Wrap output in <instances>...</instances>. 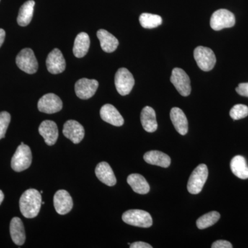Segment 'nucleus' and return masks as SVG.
Listing matches in <instances>:
<instances>
[{
	"mask_svg": "<svg viewBox=\"0 0 248 248\" xmlns=\"http://www.w3.org/2000/svg\"><path fill=\"white\" fill-rule=\"evenodd\" d=\"M101 118L104 122L115 126H122L124 125L123 117L117 109L111 104H105L100 110Z\"/></svg>",
	"mask_w": 248,
	"mask_h": 248,
	"instance_id": "dca6fc26",
	"label": "nucleus"
},
{
	"mask_svg": "<svg viewBox=\"0 0 248 248\" xmlns=\"http://www.w3.org/2000/svg\"><path fill=\"white\" fill-rule=\"evenodd\" d=\"M39 133L48 146H53L58 141V125L53 121L46 120L42 122L39 127Z\"/></svg>",
	"mask_w": 248,
	"mask_h": 248,
	"instance_id": "2eb2a0df",
	"label": "nucleus"
},
{
	"mask_svg": "<svg viewBox=\"0 0 248 248\" xmlns=\"http://www.w3.org/2000/svg\"><path fill=\"white\" fill-rule=\"evenodd\" d=\"M194 58L199 68L205 72L211 71L216 64V56L213 50L208 47H197L194 51Z\"/></svg>",
	"mask_w": 248,
	"mask_h": 248,
	"instance_id": "39448f33",
	"label": "nucleus"
},
{
	"mask_svg": "<svg viewBox=\"0 0 248 248\" xmlns=\"http://www.w3.org/2000/svg\"><path fill=\"white\" fill-rule=\"evenodd\" d=\"M127 182L134 192L140 195H146L151 189L146 179L140 174H130L127 178Z\"/></svg>",
	"mask_w": 248,
	"mask_h": 248,
	"instance_id": "b1692460",
	"label": "nucleus"
},
{
	"mask_svg": "<svg viewBox=\"0 0 248 248\" xmlns=\"http://www.w3.org/2000/svg\"><path fill=\"white\" fill-rule=\"evenodd\" d=\"M208 177V169L205 164L197 166L191 174L187 182V188L192 195H197L202 192Z\"/></svg>",
	"mask_w": 248,
	"mask_h": 248,
	"instance_id": "f03ea898",
	"label": "nucleus"
},
{
	"mask_svg": "<svg viewBox=\"0 0 248 248\" xmlns=\"http://www.w3.org/2000/svg\"><path fill=\"white\" fill-rule=\"evenodd\" d=\"M141 122L143 129L148 133H154L157 130L156 113L153 108H143L141 113Z\"/></svg>",
	"mask_w": 248,
	"mask_h": 248,
	"instance_id": "412c9836",
	"label": "nucleus"
},
{
	"mask_svg": "<svg viewBox=\"0 0 248 248\" xmlns=\"http://www.w3.org/2000/svg\"><path fill=\"white\" fill-rule=\"evenodd\" d=\"M35 2L33 0L26 1L21 6L17 16V23L21 27H27L30 24L33 16L34 6Z\"/></svg>",
	"mask_w": 248,
	"mask_h": 248,
	"instance_id": "a878e982",
	"label": "nucleus"
},
{
	"mask_svg": "<svg viewBox=\"0 0 248 248\" xmlns=\"http://www.w3.org/2000/svg\"><path fill=\"white\" fill-rule=\"evenodd\" d=\"M91 40L89 35L86 32H80L75 40L73 51L75 56L78 58H84L89 50Z\"/></svg>",
	"mask_w": 248,
	"mask_h": 248,
	"instance_id": "5701e85b",
	"label": "nucleus"
},
{
	"mask_svg": "<svg viewBox=\"0 0 248 248\" xmlns=\"http://www.w3.org/2000/svg\"><path fill=\"white\" fill-rule=\"evenodd\" d=\"M140 22L144 29H155L161 25L162 18L157 15L142 14L140 17Z\"/></svg>",
	"mask_w": 248,
	"mask_h": 248,
	"instance_id": "cd10ccee",
	"label": "nucleus"
},
{
	"mask_svg": "<svg viewBox=\"0 0 248 248\" xmlns=\"http://www.w3.org/2000/svg\"><path fill=\"white\" fill-rule=\"evenodd\" d=\"M54 206L57 213L66 215L73 209V202L69 192L65 190H58L54 195Z\"/></svg>",
	"mask_w": 248,
	"mask_h": 248,
	"instance_id": "ddd939ff",
	"label": "nucleus"
},
{
	"mask_svg": "<svg viewBox=\"0 0 248 248\" xmlns=\"http://www.w3.org/2000/svg\"><path fill=\"white\" fill-rule=\"evenodd\" d=\"M42 205H44V204H45V202H42Z\"/></svg>",
	"mask_w": 248,
	"mask_h": 248,
	"instance_id": "c9c22d12",
	"label": "nucleus"
},
{
	"mask_svg": "<svg viewBox=\"0 0 248 248\" xmlns=\"http://www.w3.org/2000/svg\"><path fill=\"white\" fill-rule=\"evenodd\" d=\"M16 63L19 69L28 74H34L38 70V62L31 48H24L19 52L16 58Z\"/></svg>",
	"mask_w": 248,
	"mask_h": 248,
	"instance_id": "423d86ee",
	"label": "nucleus"
},
{
	"mask_svg": "<svg viewBox=\"0 0 248 248\" xmlns=\"http://www.w3.org/2000/svg\"><path fill=\"white\" fill-rule=\"evenodd\" d=\"M95 174L100 182L108 186H115L117 183L115 174L110 165L105 161L97 164Z\"/></svg>",
	"mask_w": 248,
	"mask_h": 248,
	"instance_id": "a211bd4d",
	"label": "nucleus"
},
{
	"mask_svg": "<svg viewBox=\"0 0 248 248\" xmlns=\"http://www.w3.org/2000/svg\"><path fill=\"white\" fill-rule=\"evenodd\" d=\"M230 115L234 120L246 118L248 116V107L244 104H236L232 108Z\"/></svg>",
	"mask_w": 248,
	"mask_h": 248,
	"instance_id": "c85d7f7f",
	"label": "nucleus"
},
{
	"mask_svg": "<svg viewBox=\"0 0 248 248\" xmlns=\"http://www.w3.org/2000/svg\"><path fill=\"white\" fill-rule=\"evenodd\" d=\"M170 115L175 130L180 135H186L188 131V122L182 109L177 107L172 108Z\"/></svg>",
	"mask_w": 248,
	"mask_h": 248,
	"instance_id": "f3484780",
	"label": "nucleus"
},
{
	"mask_svg": "<svg viewBox=\"0 0 248 248\" xmlns=\"http://www.w3.org/2000/svg\"><path fill=\"white\" fill-rule=\"evenodd\" d=\"M213 248H232L233 246L229 241L225 240H218L214 242L211 246Z\"/></svg>",
	"mask_w": 248,
	"mask_h": 248,
	"instance_id": "7c9ffc66",
	"label": "nucleus"
},
{
	"mask_svg": "<svg viewBox=\"0 0 248 248\" xmlns=\"http://www.w3.org/2000/svg\"><path fill=\"white\" fill-rule=\"evenodd\" d=\"M32 159L31 148L22 142L13 156L11 167L16 172H22L30 167Z\"/></svg>",
	"mask_w": 248,
	"mask_h": 248,
	"instance_id": "7ed1b4c3",
	"label": "nucleus"
},
{
	"mask_svg": "<svg viewBox=\"0 0 248 248\" xmlns=\"http://www.w3.org/2000/svg\"><path fill=\"white\" fill-rule=\"evenodd\" d=\"M42 195L35 189H29L21 196L19 208L23 216L27 218H35L42 206Z\"/></svg>",
	"mask_w": 248,
	"mask_h": 248,
	"instance_id": "f257e3e1",
	"label": "nucleus"
},
{
	"mask_svg": "<svg viewBox=\"0 0 248 248\" xmlns=\"http://www.w3.org/2000/svg\"><path fill=\"white\" fill-rule=\"evenodd\" d=\"M122 219L127 224L140 228H150L153 225L151 215L144 210H128L122 215Z\"/></svg>",
	"mask_w": 248,
	"mask_h": 248,
	"instance_id": "20e7f679",
	"label": "nucleus"
},
{
	"mask_svg": "<svg viewBox=\"0 0 248 248\" xmlns=\"http://www.w3.org/2000/svg\"><path fill=\"white\" fill-rule=\"evenodd\" d=\"M236 93L240 95L248 97V83H241L236 89Z\"/></svg>",
	"mask_w": 248,
	"mask_h": 248,
	"instance_id": "2f4dec72",
	"label": "nucleus"
},
{
	"mask_svg": "<svg viewBox=\"0 0 248 248\" xmlns=\"http://www.w3.org/2000/svg\"><path fill=\"white\" fill-rule=\"evenodd\" d=\"M234 15L226 9H219L215 11L210 19V27L215 31H221L226 28L234 26Z\"/></svg>",
	"mask_w": 248,
	"mask_h": 248,
	"instance_id": "6e6552de",
	"label": "nucleus"
},
{
	"mask_svg": "<svg viewBox=\"0 0 248 248\" xmlns=\"http://www.w3.org/2000/svg\"><path fill=\"white\" fill-rule=\"evenodd\" d=\"M231 169L236 177L241 179H248V166L244 156L237 155L233 157L231 160Z\"/></svg>",
	"mask_w": 248,
	"mask_h": 248,
	"instance_id": "393cba45",
	"label": "nucleus"
},
{
	"mask_svg": "<svg viewBox=\"0 0 248 248\" xmlns=\"http://www.w3.org/2000/svg\"><path fill=\"white\" fill-rule=\"evenodd\" d=\"M47 69L51 74L57 75L63 73L66 69V60L61 50L55 48L48 54L46 62Z\"/></svg>",
	"mask_w": 248,
	"mask_h": 248,
	"instance_id": "f8f14e48",
	"label": "nucleus"
},
{
	"mask_svg": "<svg viewBox=\"0 0 248 248\" xmlns=\"http://www.w3.org/2000/svg\"><path fill=\"white\" fill-rule=\"evenodd\" d=\"M170 81L181 95L184 97L190 95L192 90L190 78L182 68H174L172 70Z\"/></svg>",
	"mask_w": 248,
	"mask_h": 248,
	"instance_id": "1a4fd4ad",
	"label": "nucleus"
},
{
	"mask_svg": "<svg viewBox=\"0 0 248 248\" xmlns=\"http://www.w3.org/2000/svg\"><path fill=\"white\" fill-rule=\"evenodd\" d=\"M5 36H6V32L4 29H0V47L2 46L5 40Z\"/></svg>",
	"mask_w": 248,
	"mask_h": 248,
	"instance_id": "72a5a7b5",
	"label": "nucleus"
},
{
	"mask_svg": "<svg viewBox=\"0 0 248 248\" xmlns=\"http://www.w3.org/2000/svg\"><path fill=\"white\" fill-rule=\"evenodd\" d=\"M4 195L2 191L0 190V205H1V203H2L3 201H4Z\"/></svg>",
	"mask_w": 248,
	"mask_h": 248,
	"instance_id": "f704fd0d",
	"label": "nucleus"
},
{
	"mask_svg": "<svg viewBox=\"0 0 248 248\" xmlns=\"http://www.w3.org/2000/svg\"><path fill=\"white\" fill-rule=\"evenodd\" d=\"M97 35L100 42L101 47L106 53H112L118 47V40L108 31L100 29L97 31Z\"/></svg>",
	"mask_w": 248,
	"mask_h": 248,
	"instance_id": "aec40b11",
	"label": "nucleus"
},
{
	"mask_svg": "<svg viewBox=\"0 0 248 248\" xmlns=\"http://www.w3.org/2000/svg\"><path fill=\"white\" fill-rule=\"evenodd\" d=\"M11 122V115L6 111L0 112V140L5 138L6 130Z\"/></svg>",
	"mask_w": 248,
	"mask_h": 248,
	"instance_id": "c756f323",
	"label": "nucleus"
},
{
	"mask_svg": "<svg viewBox=\"0 0 248 248\" xmlns=\"http://www.w3.org/2000/svg\"><path fill=\"white\" fill-rule=\"evenodd\" d=\"M99 87V82L95 79L82 78L77 81L75 91L77 96L81 99H89L93 97Z\"/></svg>",
	"mask_w": 248,
	"mask_h": 248,
	"instance_id": "9b49d317",
	"label": "nucleus"
},
{
	"mask_svg": "<svg viewBox=\"0 0 248 248\" xmlns=\"http://www.w3.org/2000/svg\"><path fill=\"white\" fill-rule=\"evenodd\" d=\"M10 233L14 244L22 246L26 241V233L24 224L19 217H14L10 223Z\"/></svg>",
	"mask_w": 248,
	"mask_h": 248,
	"instance_id": "6ab92c4d",
	"label": "nucleus"
},
{
	"mask_svg": "<svg viewBox=\"0 0 248 248\" xmlns=\"http://www.w3.org/2000/svg\"><path fill=\"white\" fill-rule=\"evenodd\" d=\"M143 159L148 164L155 165L162 168L169 167L171 163L170 157L162 152L151 151L147 152Z\"/></svg>",
	"mask_w": 248,
	"mask_h": 248,
	"instance_id": "4be33fe9",
	"label": "nucleus"
},
{
	"mask_svg": "<svg viewBox=\"0 0 248 248\" xmlns=\"http://www.w3.org/2000/svg\"><path fill=\"white\" fill-rule=\"evenodd\" d=\"M130 248H152L153 246L147 244V243L142 242V241H137L133 244L130 245Z\"/></svg>",
	"mask_w": 248,
	"mask_h": 248,
	"instance_id": "473e14b6",
	"label": "nucleus"
},
{
	"mask_svg": "<svg viewBox=\"0 0 248 248\" xmlns=\"http://www.w3.org/2000/svg\"><path fill=\"white\" fill-rule=\"evenodd\" d=\"M63 107L62 99L53 93H48L40 98L37 108L40 112L53 114L60 112Z\"/></svg>",
	"mask_w": 248,
	"mask_h": 248,
	"instance_id": "9d476101",
	"label": "nucleus"
},
{
	"mask_svg": "<svg viewBox=\"0 0 248 248\" xmlns=\"http://www.w3.org/2000/svg\"><path fill=\"white\" fill-rule=\"evenodd\" d=\"M220 214L217 211H212L200 217L197 221V226L199 229H206L213 226L219 220Z\"/></svg>",
	"mask_w": 248,
	"mask_h": 248,
	"instance_id": "bb28decb",
	"label": "nucleus"
},
{
	"mask_svg": "<svg viewBox=\"0 0 248 248\" xmlns=\"http://www.w3.org/2000/svg\"><path fill=\"white\" fill-rule=\"evenodd\" d=\"M115 84L117 92L125 96L131 92L135 85V79L132 73L125 68H121L116 73Z\"/></svg>",
	"mask_w": 248,
	"mask_h": 248,
	"instance_id": "0eeeda50",
	"label": "nucleus"
},
{
	"mask_svg": "<svg viewBox=\"0 0 248 248\" xmlns=\"http://www.w3.org/2000/svg\"><path fill=\"white\" fill-rule=\"evenodd\" d=\"M63 134L73 143H80L84 138V127L76 120H68L63 125Z\"/></svg>",
	"mask_w": 248,
	"mask_h": 248,
	"instance_id": "4468645a",
	"label": "nucleus"
}]
</instances>
